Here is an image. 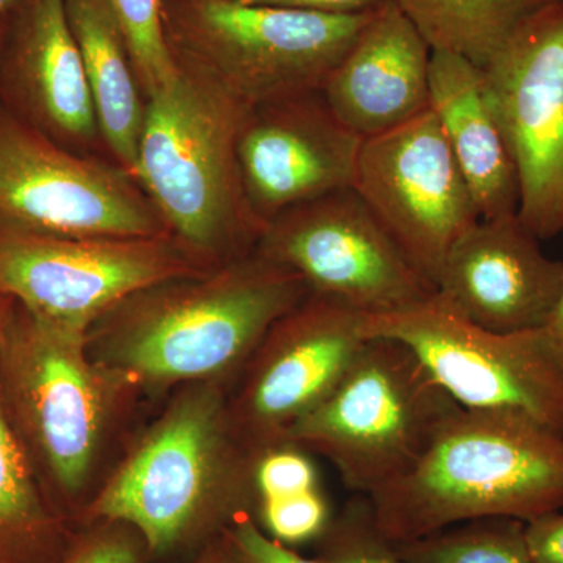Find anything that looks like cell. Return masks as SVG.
I'll list each match as a JSON object with an SVG mask.
<instances>
[{
  "mask_svg": "<svg viewBox=\"0 0 563 563\" xmlns=\"http://www.w3.org/2000/svg\"><path fill=\"white\" fill-rule=\"evenodd\" d=\"M309 295L298 273L254 250L132 292L88 329V351L143 391L232 388L274 322Z\"/></svg>",
  "mask_w": 563,
  "mask_h": 563,
  "instance_id": "obj_1",
  "label": "cell"
},
{
  "mask_svg": "<svg viewBox=\"0 0 563 563\" xmlns=\"http://www.w3.org/2000/svg\"><path fill=\"white\" fill-rule=\"evenodd\" d=\"M228 385L177 388L81 510L85 526L121 521L151 554L203 547L244 515H255L258 457L233 429Z\"/></svg>",
  "mask_w": 563,
  "mask_h": 563,
  "instance_id": "obj_2",
  "label": "cell"
},
{
  "mask_svg": "<svg viewBox=\"0 0 563 563\" xmlns=\"http://www.w3.org/2000/svg\"><path fill=\"white\" fill-rule=\"evenodd\" d=\"M87 333L14 302L0 339V406L66 520L90 503L107 448L143 393L91 357Z\"/></svg>",
  "mask_w": 563,
  "mask_h": 563,
  "instance_id": "obj_3",
  "label": "cell"
},
{
  "mask_svg": "<svg viewBox=\"0 0 563 563\" xmlns=\"http://www.w3.org/2000/svg\"><path fill=\"white\" fill-rule=\"evenodd\" d=\"M395 543L479 518L563 510V435L528 415L457 410L409 473L368 495Z\"/></svg>",
  "mask_w": 563,
  "mask_h": 563,
  "instance_id": "obj_4",
  "label": "cell"
},
{
  "mask_svg": "<svg viewBox=\"0 0 563 563\" xmlns=\"http://www.w3.org/2000/svg\"><path fill=\"white\" fill-rule=\"evenodd\" d=\"M146 99L136 181L166 229L206 268L251 254L262 228L239 166V136L251 107L190 63Z\"/></svg>",
  "mask_w": 563,
  "mask_h": 563,
  "instance_id": "obj_5",
  "label": "cell"
},
{
  "mask_svg": "<svg viewBox=\"0 0 563 563\" xmlns=\"http://www.w3.org/2000/svg\"><path fill=\"white\" fill-rule=\"evenodd\" d=\"M459 409L407 344L365 340L285 443L328 459L351 492L368 496L409 473Z\"/></svg>",
  "mask_w": 563,
  "mask_h": 563,
  "instance_id": "obj_6",
  "label": "cell"
},
{
  "mask_svg": "<svg viewBox=\"0 0 563 563\" xmlns=\"http://www.w3.org/2000/svg\"><path fill=\"white\" fill-rule=\"evenodd\" d=\"M369 16L233 0H163L174 57L201 69L247 107L321 91Z\"/></svg>",
  "mask_w": 563,
  "mask_h": 563,
  "instance_id": "obj_7",
  "label": "cell"
},
{
  "mask_svg": "<svg viewBox=\"0 0 563 563\" xmlns=\"http://www.w3.org/2000/svg\"><path fill=\"white\" fill-rule=\"evenodd\" d=\"M361 333L407 344L463 409L528 415L563 435V343L548 325L488 331L435 292L396 312L365 314Z\"/></svg>",
  "mask_w": 563,
  "mask_h": 563,
  "instance_id": "obj_8",
  "label": "cell"
},
{
  "mask_svg": "<svg viewBox=\"0 0 563 563\" xmlns=\"http://www.w3.org/2000/svg\"><path fill=\"white\" fill-rule=\"evenodd\" d=\"M0 233L157 236L169 232L139 181L120 165L65 150L0 106Z\"/></svg>",
  "mask_w": 563,
  "mask_h": 563,
  "instance_id": "obj_9",
  "label": "cell"
},
{
  "mask_svg": "<svg viewBox=\"0 0 563 563\" xmlns=\"http://www.w3.org/2000/svg\"><path fill=\"white\" fill-rule=\"evenodd\" d=\"M173 235L35 236L0 233V295L88 332L132 292L206 272Z\"/></svg>",
  "mask_w": 563,
  "mask_h": 563,
  "instance_id": "obj_10",
  "label": "cell"
},
{
  "mask_svg": "<svg viewBox=\"0 0 563 563\" xmlns=\"http://www.w3.org/2000/svg\"><path fill=\"white\" fill-rule=\"evenodd\" d=\"M255 251L298 273L310 292L363 314L396 312L437 292L354 188L284 211L265 225Z\"/></svg>",
  "mask_w": 563,
  "mask_h": 563,
  "instance_id": "obj_11",
  "label": "cell"
},
{
  "mask_svg": "<svg viewBox=\"0 0 563 563\" xmlns=\"http://www.w3.org/2000/svg\"><path fill=\"white\" fill-rule=\"evenodd\" d=\"M352 188L435 288L455 243L481 220L431 109L363 140Z\"/></svg>",
  "mask_w": 563,
  "mask_h": 563,
  "instance_id": "obj_12",
  "label": "cell"
},
{
  "mask_svg": "<svg viewBox=\"0 0 563 563\" xmlns=\"http://www.w3.org/2000/svg\"><path fill=\"white\" fill-rule=\"evenodd\" d=\"M483 74L517 166L518 218L553 239L563 232V2L526 20Z\"/></svg>",
  "mask_w": 563,
  "mask_h": 563,
  "instance_id": "obj_13",
  "label": "cell"
},
{
  "mask_svg": "<svg viewBox=\"0 0 563 563\" xmlns=\"http://www.w3.org/2000/svg\"><path fill=\"white\" fill-rule=\"evenodd\" d=\"M365 314L310 292L279 318L229 391V417L244 446L262 455L339 384L365 339Z\"/></svg>",
  "mask_w": 563,
  "mask_h": 563,
  "instance_id": "obj_14",
  "label": "cell"
},
{
  "mask_svg": "<svg viewBox=\"0 0 563 563\" xmlns=\"http://www.w3.org/2000/svg\"><path fill=\"white\" fill-rule=\"evenodd\" d=\"M362 143L320 91L251 107L239 136V166L262 232L292 207L352 188Z\"/></svg>",
  "mask_w": 563,
  "mask_h": 563,
  "instance_id": "obj_15",
  "label": "cell"
},
{
  "mask_svg": "<svg viewBox=\"0 0 563 563\" xmlns=\"http://www.w3.org/2000/svg\"><path fill=\"white\" fill-rule=\"evenodd\" d=\"M0 106L65 150L110 158L65 0H24L7 18Z\"/></svg>",
  "mask_w": 563,
  "mask_h": 563,
  "instance_id": "obj_16",
  "label": "cell"
},
{
  "mask_svg": "<svg viewBox=\"0 0 563 563\" xmlns=\"http://www.w3.org/2000/svg\"><path fill=\"white\" fill-rule=\"evenodd\" d=\"M518 214L479 220L455 243L437 292L466 320L493 332L547 328L563 287L551 261Z\"/></svg>",
  "mask_w": 563,
  "mask_h": 563,
  "instance_id": "obj_17",
  "label": "cell"
},
{
  "mask_svg": "<svg viewBox=\"0 0 563 563\" xmlns=\"http://www.w3.org/2000/svg\"><path fill=\"white\" fill-rule=\"evenodd\" d=\"M431 57V46L391 0L372 13L320 92L347 129L373 139L429 109Z\"/></svg>",
  "mask_w": 563,
  "mask_h": 563,
  "instance_id": "obj_18",
  "label": "cell"
},
{
  "mask_svg": "<svg viewBox=\"0 0 563 563\" xmlns=\"http://www.w3.org/2000/svg\"><path fill=\"white\" fill-rule=\"evenodd\" d=\"M429 109L479 210L481 220L520 209V180L483 68L450 52L432 51Z\"/></svg>",
  "mask_w": 563,
  "mask_h": 563,
  "instance_id": "obj_19",
  "label": "cell"
},
{
  "mask_svg": "<svg viewBox=\"0 0 563 563\" xmlns=\"http://www.w3.org/2000/svg\"><path fill=\"white\" fill-rule=\"evenodd\" d=\"M65 7L84 62L103 146L111 161L135 177L146 98L128 41L107 0H65Z\"/></svg>",
  "mask_w": 563,
  "mask_h": 563,
  "instance_id": "obj_20",
  "label": "cell"
},
{
  "mask_svg": "<svg viewBox=\"0 0 563 563\" xmlns=\"http://www.w3.org/2000/svg\"><path fill=\"white\" fill-rule=\"evenodd\" d=\"M73 537L0 406V563H60Z\"/></svg>",
  "mask_w": 563,
  "mask_h": 563,
  "instance_id": "obj_21",
  "label": "cell"
},
{
  "mask_svg": "<svg viewBox=\"0 0 563 563\" xmlns=\"http://www.w3.org/2000/svg\"><path fill=\"white\" fill-rule=\"evenodd\" d=\"M432 51L487 65L537 11L563 0H393Z\"/></svg>",
  "mask_w": 563,
  "mask_h": 563,
  "instance_id": "obj_22",
  "label": "cell"
},
{
  "mask_svg": "<svg viewBox=\"0 0 563 563\" xmlns=\"http://www.w3.org/2000/svg\"><path fill=\"white\" fill-rule=\"evenodd\" d=\"M407 563H533L525 521L493 517L396 543Z\"/></svg>",
  "mask_w": 563,
  "mask_h": 563,
  "instance_id": "obj_23",
  "label": "cell"
},
{
  "mask_svg": "<svg viewBox=\"0 0 563 563\" xmlns=\"http://www.w3.org/2000/svg\"><path fill=\"white\" fill-rule=\"evenodd\" d=\"M120 24L144 98L174 79L177 60L166 38L163 0H107Z\"/></svg>",
  "mask_w": 563,
  "mask_h": 563,
  "instance_id": "obj_24",
  "label": "cell"
},
{
  "mask_svg": "<svg viewBox=\"0 0 563 563\" xmlns=\"http://www.w3.org/2000/svg\"><path fill=\"white\" fill-rule=\"evenodd\" d=\"M322 563H407L377 525L368 496L354 493L318 537Z\"/></svg>",
  "mask_w": 563,
  "mask_h": 563,
  "instance_id": "obj_25",
  "label": "cell"
},
{
  "mask_svg": "<svg viewBox=\"0 0 563 563\" xmlns=\"http://www.w3.org/2000/svg\"><path fill=\"white\" fill-rule=\"evenodd\" d=\"M257 512L268 536L284 544H295L318 540L328 528L332 514L328 499L320 488L262 499Z\"/></svg>",
  "mask_w": 563,
  "mask_h": 563,
  "instance_id": "obj_26",
  "label": "cell"
},
{
  "mask_svg": "<svg viewBox=\"0 0 563 563\" xmlns=\"http://www.w3.org/2000/svg\"><path fill=\"white\" fill-rule=\"evenodd\" d=\"M151 551L143 536L121 521H96L73 537L60 563H146Z\"/></svg>",
  "mask_w": 563,
  "mask_h": 563,
  "instance_id": "obj_27",
  "label": "cell"
},
{
  "mask_svg": "<svg viewBox=\"0 0 563 563\" xmlns=\"http://www.w3.org/2000/svg\"><path fill=\"white\" fill-rule=\"evenodd\" d=\"M258 503L298 493L317 490L318 473L309 453L291 443L265 451L255 465Z\"/></svg>",
  "mask_w": 563,
  "mask_h": 563,
  "instance_id": "obj_28",
  "label": "cell"
},
{
  "mask_svg": "<svg viewBox=\"0 0 563 563\" xmlns=\"http://www.w3.org/2000/svg\"><path fill=\"white\" fill-rule=\"evenodd\" d=\"M242 563H322L302 558L287 544L263 532L255 515H244L222 531Z\"/></svg>",
  "mask_w": 563,
  "mask_h": 563,
  "instance_id": "obj_29",
  "label": "cell"
},
{
  "mask_svg": "<svg viewBox=\"0 0 563 563\" xmlns=\"http://www.w3.org/2000/svg\"><path fill=\"white\" fill-rule=\"evenodd\" d=\"M243 5L272 7V9L309 11V13L366 14L379 10L391 0H233Z\"/></svg>",
  "mask_w": 563,
  "mask_h": 563,
  "instance_id": "obj_30",
  "label": "cell"
},
{
  "mask_svg": "<svg viewBox=\"0 0 563 563\" xmlns=\"http://www.w3.org/2000/svg\"><path fill=\"white\" fill-rule=\"evenodd\" d=\"M533 563H563V510L526 523Z\"/></svg>",
  "mask_w": 563,
  "mask_h": 563,
  "instance_id": "obj_31",
  "label": "cell"
},
{
  "mask_svg": "<svg viewBox=\"0 0 563 563\" xmlns=\"http://www.w3.org/2000/svg\"><path fill=\"white\" fill-rule=\"evenodd\" d=\"M190 563H242L231 543L224 536L214 537L209 543L199 548V553Z\"/></svg>",
  "mask_w": 563,
  "mask_h": 563,
  "instance_id": "obj_32",
  "label": "cell"
},
{
  "mask_svg": "<svg viewBox=\"0 0 563 563\" xmlns=\"http://www.w3.org/2000/svg\"><path fill=\"white\" fill-rule=\"evenodd\" d=\"M548 328H550L554 335L563 343V287L553 317H551L550 322H548Z\"/></svg>",
  "mask_w": 563,
  "mask_h": 563,
  "instance_id": "obj_33",
  "label": "cell"
},
{
  "mask_svg": "<svg viewBox=\"0 0 563 563\" xmlns=\"http://www.w3.org/2000/svg\"><path fill=\"white\" fill-rule=\"evenodd\" d=\"M13 306V299H10L9 296L0 295V339H2V333L5 331Z\"/></svg>",
  "mask_w": 563,
  "mask_h": 563,
  "instance_id": "obj_34",
  "label": "cell"
},
{
  "mask_svg": "<svg viewBox=\"0 0 563 563\" xmlns=\"http://www.w3.org/2000/svg\"><path fill=\"white\" fill-rule=\"evenodd\" d=\"M24 0H0V21L9 18Z\"/></svg>",
  "mask_w": 563,
  "mask_h": 563,
  "instance_id": "obj_35",
  "label": "cell"
},
{
  "mask_svg": "<svg viewBox=\"0 0 563 563\" xmlns=\"http://www.w3.org/2000/svg\"><path fill=\"white\" fill-rule=\"evenodd\" d=\"M3 22H5V20H3V21H0V36H2V31H3Z\"/></svg>",
  "mask_w": 563,
  "mask_h": 563,
  "instance_id": "obj_36",
  "label": "cell"
}]
</instances>
